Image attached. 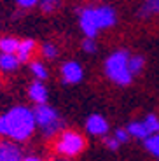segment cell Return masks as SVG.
<instances>
[{"instance_id":"cell-1","label":"cell","mask_w":159,"mask_h":161,"mask_svg":"<svg viewBox=\"0 0 159 161\" xmlns=\"http://www.w3.org/2000/svg\"><path fill=\"white\" fill-rule=\"evenodd\" d=\"M35 117L33 110L16 105L7 112L0 114V137L11 138L14 142H26L35 131Z\"/></svg>"},{"instance_id":"cell-2","label":"cell","mask_w":159,"mask_h":161,"mask_svg":"<svg viewBox=\"0 0 159 161\" xmlns=\"http://www.w3.org/2000/svg\"><path fill=\"white\" fill-rule=\"evenodd\" d=\"M77 14H79V23L86 39H95L101 28H110L117 21L115 11L112 7H107V5L77 9Z\"/></svg>"},{"instance_id":"cell-3","label":"cell","mask_w":159,"mask_h":161,"mask_svg":"<svg viewBox=\"0 0 159 161\" xmlns=\"http://www.w3.org/2000/svg\"><path fill=\"white\" fill-rule=\"evenodd\" d=\"M88 147V140L82 133L75 131V130H63L58 133L52 149L58 156L63 158H77L79 154H82Z\"/></svg>"},{"instance_id":"cell-4","label":"cell","mask_w":159,"mask_h":161,"mask_svg":"<svg viewBox=\"0 0 159 161\" xmlns=\"http://www.w3.org/2000/svg\"><path fill=\"white\" fill-rule=\"evenodd\" d=\"M105 75L117 86L131 84L133 75L129 72V54L126 51H115L105 60Z\"/></svg>"},{"instance_id":"cell-5","label":"cell","mask_w":159,"mask_h":161,"mask_svg":"<svg viewBox=\"0 0 159 161\" xmlns=\"http://www.w3.org/2000/svg\"><path fill=\"white\" fill-rule=\"evenodd\" d=\"M33 117H35V126L47 138L58 135L63 128V119L60 117V112L49 103L35 105L33 107Z\"/></svg>"},{"instance_id":"cell-6","label":"cell","mask_w":159,"mask_h":161,"mask_svg":"<svg viewBox=\"0 0 159 161\" xmlns=\"http://www.w3.org/2000/svg\"><path fill=\"white\" fill-rule=\"evenodd\" d=\"M108 130H110L108 121L101 114H91L86 119V131L93 137H107Z\"/></svg>"},{"instance_id":"cell-7","label":"cell","mask_w":159,"mask_h":161,"mask_svg":"<svg viewBox=\"0 0 159 161\" xmlns=\"http://www.w3.org/2000/svg\"><path fill=\"white\" fill-rule=\"evenodd\" d=\"M84 70L77 61H67L61 65V79L65 84H77L82 80Z\"/></svg>"},{"instance_id":"cell-8","label":"cell","mask_w":159,"mask_h":161,"mask_svg":"<svg viewBox=\"0 0 159 161\" xmlns=\"http://www.w3.org/2000/svg\"><path fill=\"white\" fill-rule=\"evenodd\" d=\"M0 161H23V153L19 145L11 140L0 142Z\"/></svg>"},{"instance_id":"cell-9","label":"cell","mask_w":159,"mask_h":161,"mask_svg":"<svg viewBox=\"0 0 159 161\" xmlns=\"http://www.w3.org/2000/svg\"><path fill=\"white\" fill-rule=\"evenodd\" d=\"M28 97L35 105H42V103H47L49 91L40 80H33L30 84V88H28Z\"/></svg>"},{"instance_id":"cell-10","label":"cell","mask_w":159,"mask_h":161,"mask_svg":"<svg viewBox=\"0 0 159 161\" xmlns=\"http://www.w3.org/2000/svg\"><path fill=\"white\" fill-rule=\"evenodd\" d=\"M33 51H35V42H33L32 39L19 40V46H18V51H16V58L19 60V63H26V61H30Z\"/></svg>"},{"instance_id":"cell-11","label":"cell","mask_w":159,"mask_h":161,"mask_svg":"<svg viewBox=\"0 0 159 161\" xmlns=\"http://www.w3.org/2000/svg\"><path fill=\"white\" fill-rule=\"evenodd\" d=\"M126 131L129 133V137H135V138H138V140H147V138L151 137V133L145 128L143 121H133V123H129Z\"/></svg>"},{"instance_id":"cell-12","label":"cell","mask_w":159,"mask_h":161,"mask_svg":"<svg viewBox=\"0 0 159 161\" xmlns=\"http://www.w3.org/2000/svg\"><path fill=\"white\" fill-rule=\"evenodd\" d=\"M19 67V60L16 54H4L0 53V70L2 72H14Z\"/></svg>"},{"instance_id":"cell-13","label":"cell","mask_w":159,"mask_h":161,"mask_svg":"<svg viewBox=\"0 0 159 161\" xmlns=\"http://www.w3.org/2000/svg\"><path fill=\"white\" fill-rule=\"evenodd\" d=\"M18 46H19V40L14 37H2L0 39V53H4V54H16Z\"/></svg>"},{"instance_id":"cell-14","label":"cell","mask_w":159,"mask_h":161,"mask_svg":"<svg viewBox=\"0 0 159 161\" xmlns=\"http://www.w3.org/2000/svg\"><path fill=\"white\" fill-rule=\"evenodd\" d=\"M30 72L33 74V77H35L37 80H46L49 77V72H47V69H46L44 65L40 63V61H30Z\"/></svg>"},{"instance_id":"cell-15","label":"cell","mask_w":159,"mask_h":161,"mask_svg":"<svg viewBox=\"0 0 159 161\" xmlns=\"http://www.w3.org/2000/svg\"><path fill=\"white\" fill-rule=\"evenodd\" d=\"M156 12H159V0H145V4L138 11V16L147 18L151 14H156Z\"/></svg>"},{"instance_id":"cell-16","label":"cell","mask_w":159,"mask_h":161,"mask_svg":"<svg viewBox=\"0 0 159 161\" xmlns=\"http://www.w3.org/2000/svg\"><path fill=\"white\" fill-rule=\"evenodd\" d=\"M143 147H145L152 156H156L159 159V133H154V135H151L147 140H143Z\"/></svg>"},{"instance_id":"cell-17","label":"cell","mask_w":159,"mask_h":161,"mask_svg":"<svg viewBox=\"0 0 159 161\" xmlns=\"http://www.w3.org/2000/svg\"><path fill=\"white\" fill-rule=\"evenodd\" d=\"M143 67H145V58L143 56H140V54L129 56V72H131V75L140 74L143 70Z\"/></svg>"},{"instance_id":"cell-18","label":"cell","mask_w":159,"mask_h":161,"mask_svg":"<svg viewBox=\"0 0 159 161\" xmlns=\"http://www.w3.org/2000/svg\"><path fill=\"white\" fill-rule=\"evenodd\" d=\"M143 125H145V128L149 130L151 135L159 133V117L156 116V114H147L145 119H143Z\"/></svg>"},{"instance_id":"cell-19","label":"cell","mask_w":159,"mask_h":161,"mask_svg":"<svg viewBox=\"0 0 159 161\" xmlns=\"http://www.w3.org/2000/svg\"><path fill=\"white\" fill-rule=\"evenodd\" d=\"M61 0H40V9H42V12H52L56 11V9L60 7Z\"/></svg>"},{"instance_id":"cell-20","label":"cell","mask_w":159,"mask_h":161,"mask_svg":"<svg viewBox=\"0 0 159 161\" xmlns=\"http://www.w3.org/2000/svg\"><path fill=\"white\" fill-rule=\"evenodd\" d=\"M42 54H44V58H47V60H54V58L58 56V47H56L54 44H51V42H46V44L42 46Z\"/></svg>"},{"instance_id":"cell-21","label":"cell","mask_w":159,"mask_h":161,"mask_svg":"<svg viewBox=\"0 0 159 161\" xmlns=\"http://www.w3.org/2000/svg\"><path fill=\"white\" fill-rule=\"evenodd\" d=\"M114 138L119 142V144H126V142L129 140V133H128L124 128H117L114 131Z\"/></svg>"},{"instance_id":"cell-22","label":"cell","mask_w":159,"mask_h":161,"mask_svg":"<svg viewBox=\"0 0 159 161\" xmlns=\"http://www.w3.org/2000/svg\"><path fill=\"white\" fill-rule=\"evenodd\" d=\"M103 142H105V147H107L108 151H117L121 147V144L115 140L114 137H103Z\"/></svg>"},{"instance_id":"cell-23","label":"cell","mask_w":159,"mask_h":161,"mask_svg":"<svg viewBox=\"0 0 159 161\" xmlns=\"http://www.w3.org/2000/svg\"><path fill=\"white\" fill-rule=\"evenodd\" d=\"M82 49L86 53H96V42L93 39H86L82 42Z\"/></svg>"},{"instance_id":"cell-24","label":"cell","mask_w":159,"mask_h":161,"mask_svg":"<svg viewBox=\"0 0 159 161\" xmlns=\"http://www.w3.org/2000/svg\"><path fill=\"white\" fill-rule=\"evenodd\" d=\"M18 4H19V7H25V9H28V7H33V5H37L40 2V0H16Z\"/></svg>"},{"instance_id":"cell-25","label":"cell","mask_w":159,"mask_h":161,"mask_svg":"<svg viewBox=\"0 0 159 161\" xmlns=\"http://www.w3.org/2000/svg\"><path fill=\"white\" fill-rule=\"evenodd\" d=\"M23 161H42V159H40L39 156H33V154H32V156H26V158H23Z\"/></svg>"},{"instance_id":"cell-26","label":"cell","mask_w":159,"mask_h":161,"mask_svg":"<svg viewBox=\"0 0 159 161\" xmlns=\"http://www.w3.org/2000/svg\"><path fill=\"white\" fill-rule=\"evenodd\" d=\"M0 86H2V82H0Z\"/></svg>"}]
</instances>
